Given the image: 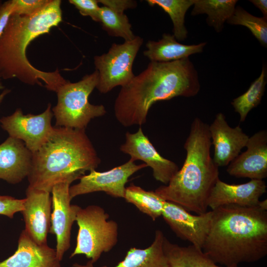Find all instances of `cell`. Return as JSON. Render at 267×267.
I'll return each mask as SVG.
<instances>
[{"instance_id":"obj_29","label":"cell","mask_w":267,"mask_h":267,"mask_svg":"<svg viewBox=\"0 0 267 267\" xmlns=\"http://www.w3.org/2000/svg\"><path fill=\"white\" fill-rule=\"evenodd\" d=\"M50 0H13L12 14L30 15L44 7Z\"/></svg>"},{"instance_id":"obj_20","label":"cell","mask_w":267,"mask_h":267,"mask_svg":"<svg viewBox=\"0 0 267 267\" xmlns=\"http://www.w3.org/2000/svg\"><path fill=\"white\" fill-rule=\"evenodd\" d=\"M165 237L161 230H157L154 240L149 247L144 249L130 248L124 260L113 267H169L163 249ZM72 267H96L90 261L85 265L74 263Z\"/></svg>"},{"instance_id":"obj_26","label":"cell","mask_w":267,"mask_h":267,"mask_svg":"<svg viewBox=\"0 0 267 267\" xmlns=\"http://www.w3.org/2000/svg\"><path fill=\"white\" fill-rule=\"evenodd\" d=\"M150 6L160 7L170 17L173 24V35L179 41H184L188 32L184 25L185 15L195 0H147Z\"/></svg>"},{"instance_id":"obj_37","label":"cell","mask_w":267,"mask_h":267,"mask_svg":"<svg viewBox=\"0 0 267 267\" xmlns=\"http://www.w3.org/2000/svg\"></svg>"},{"instance_id":"obj_9","label":"cell","mask_w":267,"mask_h":267,"mask_svg":"<svg viewBox=\"0 0 267 267\" xmlns=\"http://www.w3.org/2000/svg\"><path fill=\"white\" fill-rule=\"evenodd\" d=\"M145 163L137 165L130 159L128 162L110 170L99 172L91 170L83 176L77 184L70 186L71 199L80 195L103 191L115 198H123L129 178L137 171L147 167Z\"/></svg>"},{"instance_id":"obj_25","label":"cell","mask_w":267,"mask_h":267,"mask_svg":"<svg viewBox=\"0 0 267 267\" xmlns=\"http://www.w3.org/2000/svg\"><path fill=\"white\" fill-rule=\"evenodd\" d=\"M267 83V69L264 65L260 75L253 81L248 89L233 99L231 104L240 116V122L245 121L248 113L261 102Z\"/></svg>"},{"instance_id":"obj_32","label":"cell","mask_w":267,"mask_h":267,"mask_svg":"<svg viewBox=\"0 0 267 267\" xmlns=\"http://www.w3.org/2000/svg\"><path fill=\"white\" fill-rule=\"evenodd\" d=\"M103 6L115 11L124 13L125 10L133 9L136 7L137 2L133 0H97Z\"/></svg>"},{"instance_id":"obj_28","label":"cell","mask_w":267,"mask_h":267,"mask_svg":"<svg viewBox=\"0 0 267 267\" xmlns=\"http://www.w3.org/2000/svg\"><path fill=\"white\" fill-rule=\"evenodd\" d=\"M231 25L247 27L265 47L267 46V18L252 15L242 7H235L232 16L227 20Z\"/></svg>"},{"instance_id":"obj_13","label":"cell","mask_w":267,"mask_h":267,"mask_svg":"<svg viewBox=\"0 0 267 267\" xmlns=\"http://www.w3.org/2000/svg\"><path fill=\"white\" fill-rule=\"evenodd\" d=\"M125 136L126 141L120 150L134 161H143L152 169L154 178L167 185L178 171V166L159 153L141 128L134 133L127 132Z\"/></svg>"},{"instance_id":"obj_18","label":"cell","mask_w":267,"mask_h":267,"mask_svg":"<svg viewBox=\"0 0 267 267\" xmlns=\"http://www.w3.org/2000/svg\"><path fill=\"white\" fill-rule=\"evenodd\" d=\"M0 267H61L56 250L37 243L25 230L19 236L15 253L0 262Z\"/></svg>"},{"instance_id":"obj_27","label":"cell","mask_w":267,"mask_h":267,"mask_svg":"<svg viewBox=\"0 0 267 267\" xmlns=\"http://www.w3.org/2000/svg\"><path fill=\"white\" fill-rule=\"evenodd\" d=\"M99 19L102 29L109 35L122 38L125 41L133 40L135 37L129 18L124 13L102 6L100 7Z\"/></svg>"},{"instance_id":"obj_33","label":"cell","mask_w":267,"mask_h":267,"mask_svg":"<svg viewBox=\"0 0 267 267\" xmlns=\"http://www.w3.org/2000/svg\"><path fill=\"white\" fill-rule=\"evenodd\" d=\"M13 7V0H7L0 6V36L3 33L12 14Z\"/></svg>"},{"instance_id":"obj_12","label":"cell","mask_w":267,"mask_h":267,"mask_svg":"<svg viewBox=\"0 0 267 267\" xmlns=\"http://www.w3.org/2000/svg\"><path fill=\"white\" fill-rule=\"evenodd\" d=\"M161 216L178 237L202 249L211 223L212 210L194 215L178 204L165 201Z\"/></svg>"},{"instance_id":"obj_10","label":"cell","mask_w":267,"mask_h":267,"mask_svg":"<svg viewBox=\"0 0 267 267\" xmlns=\"http://www.w3.org/2000/svg\"><path fill=\"white\" fill-rule=\"evenodd\" d=\"M53 115L49 104L46 109L39 115H24L20 109H17L10 116L2 117L0 122L1 128L9 136L23 141L33 153L45 142L51 133Z\"/></svg>"},{"instance_id":"obj_22","label":"cell","mask_w":267,"mask_h":267,"mask_svg":"<svg viewBox=\"0 0 267 267\" xmlns=\"http://www.w3.org/2000/svg\"><path fill=\"white\" fill-rule=\"evenodd\" d=\"M163 249L169 267H226L215 263L201 248L193 245L180 246L166 237Z\"/></svg>"},{"instance_id":"obj_8","label":"cell","mask_w":267,"mask_h":267,"mask_svg":"<svg viewBox=\"0 0 267 267\" xmlns=\"http://www.w3.org/2000/svg\"><path fill=\"white\" fill-rule=\"evenodd\" d=\"M143 44L139 36L122 44L114 43L107 53L94 57V64L98 72L96 88L106 93L117 86L129 83L135 76L132 69L137 52Z\"/></svg>"},{"instance_id":"obj_5","label":"cell","mask_w":267,"mask_h":267,"mask_svg":"<svg viewBox=\"0 0 267 267\" xmlns=\"http://www.w3.org/2000/svg\"><path fill=\"white\" fill-rule=\"evenodd\" d=\"M208 126L198 117L194 119L184 144L186 155L182 168L167 185L154 191L162 199L197 214L207 212L208 197L219 179V167L211 154Z\"/></svg>"},{"instance_id":"obj_24","label":"cell","mask_w":267,"mask_h":267,"mask_svg":"<svg viewBox=\"0 0 267 267\" xmlns=\"http://www.w3.org/2000/svg\"><path fill=\"white\" fill-rule=\"evenodd\" d=\"M124 198L153 221L162 215L165 200L154 191H146L138 186L131 184L126 187Z\"/></svg>"},{"instance_id":"obj_14","label":"cell","mask_w":267,"mask_h":267,"mask_svg":"<svg viewBox=\"0 0 267 267\" xmlns=\"http://www.w3.org/2000/svg\"><path fill=\"white\" fill-rule=\"evenodd\" d=\"M208 130L214 147L212 157L219 167L228 166L246 147L249 138L239 126L230 127L222 113L216 115Z\"/></svg>"},{"instance_id":"obj_15","label":"cell","mask_w":267,"mask_h":267,"mask_svg":"<svg viewBox=\"0 0 267 267\" xmlns=\"http://www.w3.org/2000/svg\"><path fill=\"white\" fill-rule=\"evenodd\" d=\"M246 151L228 165L226 171L233 177L263 180L267 177V131L261 130L249 137Z\"/></svg>"},{"instance_id":"obj_36","label":"cell","mask_w":267,"mask_h":267,"mask_svg":"<svg viewBox=\"0 0 267 267\" xmlns=\"http://www.w3.org/2000/svg\"><path fill=\"white\" fill-rule=\"evenodd\" d=\"M1 4V2H0V6Z\"/></svg>"},{"instance_id":"obj_11","label":"cell","mask_w":267,"mask_h":267,"mask_svg":"<svg viewBox=\"0 0 267 267\" xmlns=\"http://www.w3.org/2000/svg\"><path fill=\"white\" fill-rule=\"evenodd\" d=\"M72 182L64 181L52 187V208L49 232L54 234L56 239V253L61 262L65 253L70 247L72 226L76 221L78 206L71 205L69 188Z\"/></svg>"},{"instance_id":"obj_19","label":"cell","mask_w":267,"mask_h":267,"mask_svg":"<svg viewBox=\"0 0 267 267\" xmlns=\"http://www.w3.org/2000/svg\"><path fill=\"white\" fill-rule=\"evenodd\" d=\"M32 153L22 140L9 136L0 144V179L18 183L30 173Z\"/></svg>"},{"instance_id":"obj_16","label":"cell","mask_w":267,"mask_h":267,"mask_svg":"<svg viewBox=\"0 0 267 267\" xmlns=\"http://www.w3.org/2000/svg\"><path fill=\"white\" fill-rule=\"evenodd\" d=\"M50 193L28 187L21 212L25 222V230L39 245L47 244L52 207Z\"/></svg>"},{"instance_id":"obj_1","label":"cell","mask_w":267,"mask_h":267,"mask_svg":"<svg viewBox=\"0 0 267 267\" xmlns=\"http://www.w3.org/2000/svg\"><path fill=\"white\" fill-rule=\"evenodd\" d=\"M200 89L198 73L189 58L150 61L144 70L121 87L114 103L115 116L124 127L141 126L154 103L177 96L192 97Z\"/></svg>"},{"instance_id":"obj_6","label":"cell","mask_w":267,"mask_h":267,"mask_svg":"<svg viewBox=\"0 0 267 267\" xmlns=\"http://www.w3.org/2000/svg\"><path fill=\"white\" fill-rule=\"evenodd\" d=\"M99 79L98 72L85 75L74 83L67 81L56 92L57 103L52 109L55 127L85 129L92 119L106 113L103 105H93L88 100Z\"/></svg>"},{"instance_id":"obj_23","label":"cell","mask_w":267,"mask_h":267,"mask_svg":"<svg viewBox=\"0 0 267 267\" xmlns=\"http://www.w3.org/2000/svg\"><path fill=\"white\" fill-rule=\"evenodd\" d=\"M237 2L236 0H195L191 15L206 14L208 25L220 32L224 22L233 14Z\"/></svg>"},{"instance_id":"obj_3","label":"cell","mask_w":267,"mask_h":267,"mask_svg":"<svg viewBox=\"0 0 267 267\" xmlns=\"http://www.w3.org/2000/svg\"><path fill=\"white\" fill-rule=\"evenodd\" d=\"M61 0H50L44 7L30 15H11L0 36V79L17 78L30 85L38 84L56 92L67 81L58 69L46 72L34 67L26 56L29 44L48 33L62 21Z\"/></svg>"},{"instance_id":"obj_2","label":"cell","mask_w":267,"mask_h":267,"mask_svg":"<svg viewBox=\"0 0 267 267\" xmlns=\"http://www.w3.org/2000/svg\"><path fill=\"white\" fill-rule=\"evenodd\" d=\"M210 229L203 252L217 264L238 267L267 255V210L236 204L212 210Z\"/></svg>"},{"instance_id":"obj_21","label":"cell","mask_w":267,"mask_h":267,"mask_svg":"<svg viewBox=\"0 0 267 267\" xmlns=\"http://www.w3.org/2000/svg\"><path fill=\"white\" fill-rule=\"evenodd\" d=\"M206 44V42L198 44H183L177 42L173 35L164 33L158 41H148L146 44L147 49L143 51V54L150 61L168 62L201 53Z\"/></svg>"},{"instance_id":"obj_31","label":"cell","mask_w":267,"mask_h":267,"mask_svg":"<svg viewBox=\"0 0 267 267\" xmlns=\"http://www.w3.org/2000/svg\"><path fill=\"white\" fill-rule=\"evenodd\" d=\"M69 2L78 9L81 15L89 16L93 21L99 22L100 6L97 0H70Z\"/></svg>"},{"instance_id":"obj_30","label":"cell","mask_w":267,"mask_h":267,"mask_svg":"<svg viewBox=\"0 0 267 267\" xmlns=\"http://www.w3.org/2000/svg\"><path fill=\"white\" fill-rule=\"evenodd\" d=\"M25 198L19 199L10 196L0 195V215L13 218L23 210Z\"/></svg>"},{"instance_id":"obj_7","label":"cell","mask_w":267,"mask_h":267,"mask_svg":"<svg viewBox=\"0 0 267 267\" xmlns=\"http://www.w3.org/2000/svg\"><path fill=\"white\" fill-rule=\"evenodd\" d=\"M109 215L101 207L92 205L85 208L78 207L76 222L79 227L75 248L72 258L84 255L93 264L103 253L111 251L117 244L118 225L108 220Z\"/></svg>"},{"instance_id":"obj_35","label":"cell","mask_w":267,"mask_h":267,"mask_svg":"<svg viewBox=\"0 0 267 267\" xmlns=\"http://www.w3.org/2000/svg\"><path fill=\"white\" fill-rule=\"evenodd\" d=\"M3 88L4 86L2 85V83L0 81V90L3 89ZM10 92V90L9 89H6L3 90L2 93L0 94V104L2 102L5 96L8 93H9Z\"/></svg>"},{"instance_id":"obj_34","label":"cell","mask_w":267,"mask_h":267,"mask_svg":"<svg viewBox=\"0 0 267 267\" xmlns=\"http://www.w3.org/2000/svg\"><path fill=\"white\" fill-rule=\"evenodd\" d=\"M249 1L261 10L263 14L264 17L267 18V0H250Z\"/></svg>"},{"instance_id":"obj_17","label":"cell","mask_w":267,"mask_h":267,"mask_svg":"<svg viewBox=\"0 0 267 267\" xmlns=\"http://www.w3.org/2000/svg\"><path fill=\"white\" fill-rule=\"evenodd\" d=\"M266 192L267 185L263 180L251 179L244 183L230 184L219 178L211 191L207 205L211 210L228 204L255 206Z\"/></svg>"},{"instance_id":"obj_4","label":"cell","mask_w":267,"mask_h":267,"mask_svg":"<svg viewBox=\"0 0 267 267\" xmlns=\"http://www.w3.org/2000/svg\"><path fill=\"white\" fill-rule=\"evenodd\" d=\"M100 163L85 129L54 127L45 142L32 153L28 187L51 193L56 184L80 179Z\"/></svg>"}]
</instances>
